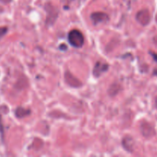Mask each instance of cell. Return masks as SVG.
Masks as SVG:
<instances>
[{"label":"cell","mask_w":157,"mask_h":157,"mask_svg":"<svg viewBox=\"0 0 157 157\" xmlns=\"http://www.w3.org/2000/svg\"><path fill=\"white\" fill-rule=\"evenodd\" d=\"M140 130L142 134L147 138L152 137V136H154L155 133H156L153 126L147 122L142 123L140 126Z\"/></svg>","instance_id":"5"},{"label":"cell","mask_w":157,"mask_h":157,"mask_svg":"<svg viewBox=\"0 0 157 157\" xmlns=\"http://www.w3.org/2000/svg\"><path fill=\"white\" fill-rule=\"evenodd\" d=\"M2 1L5 2H10L11 0H2Z\"/></svg>","instance_id":"13"},{"label":"cell","mask_w":157,"mask_h":157,"mask_svg":"<svg viewBox=\"0 0 157 157\" xmlns=\"http://www.w3.org/2000/svg\"><path fill=\"white\" fill-rule=\"evenodd\" d=\"M121 86L117 83H113L108 88V94L110 97H114L121 91Z\"/></svg>","instance_id":"9"},{"label":"cell","mask_w":157,"mask_h":157,"mask_svg":"<svg viewBox=\"0 0 157 157\" xmlns=\"http://www.w3.org/2000/svg\"><path fill=\"white\" fill-rule=\"evenodd\" d=\"M31 113V110L29 109L23 108V107H18L15 110V116L18 118H22L26 116H29Z\"/></svg>","instance_id":"10"},{"label":"cell","mask_w":157,"mask_h":157,"mask_svg":"<svg viewBox=\"0 0 157 157\" xmlns=\"http://www.w3.org/2000/svg\"><path fill=\"white\" fill-rule=\"evenodd\" d=\"M136 20L143 25H147L150 21V14L147 9H143L136 14Z\"/></svg>","instance_id":"4"},{"label":"cell","mask_w":157,"mask_h":157,"mask_svg":"<svg viewBox=\"0 0 157 157\" xmlns=\"http://www.w3.org/2000/svg\"><path fill=\"white\" fill-rule=\"evenodd\" d=\"M156 108H157V98H156Z\"/></svg>","instance_id":"14"},{"label":"cell","mask_w":157,"mask_h":157,"mask_svg":"<svg viewBox=\"0 0 157 157\" xmlns=\"http://www.w3.org/2000/svg\"><path fill=\"white\" fill-rule=\"evenodd\" d=\"M90 18L94 25L101 24V23H107L110 20L108 15L102 12H94L90 15Z\"/></svg>","instance_id":"2"},{"label":"cell","mask_w":157,"mask_h":157,"mask_svg":"<svg viewBox=\"0 0 157 157\" xmlns=\"http://www.w3.org/2000/svg\"><path fill=\"white\" fill-rule=\"evenodd\" d=\"M156 21H157V15H156Z\"/></svg>","instance_id":"15"},{"label":"cell","mask_w":157,"mask_h":157,"mask_svg":"<svg viewBox=\"0 0 157 157\" xmlns=\"http://www.w3.org/2000/svg\"><path fill=\"white\" fill-rule=\"evenodd\" d=\"M8 29L6 27H0V38H2L7 32Z\"/></svg>","instance_id":"11"},{"label":"cell","mask_w":157,"mask_h":157,"mask_svg":"<svg viewBox=\"0 0 157 157\" xmlns=\"http://www.w3.org/2000/svg\"><path fill=\"white\" fill-rule=\"evenodd\" d=\"M109 68V66L107 64H104V63L101 62V61H98L96 63L94 67L93 70V75L94 76L96 77V78H99L103 73L107 71Z\"/></svg>","instance_id":"6"},{"label":"cell","mask_w":157,"mask_h":157,"mask_svg":"<svg viewBox=\"0 0 157 157\" xmlns=\"http://www.w3.org/2000/svg\"><path fill=\"white\" fill-rule=\"evenodd\" d=\"M46 11L48 12L47 23L48 25H52L58 16V12L55 10V7L50 4L46 5Z\"/></svg>","instance_id":"7"},{"label":"cell","mask_w":157,"mask_h":157,"mask_svg":"<svg viewBox=\"0 0 157 157\" xmlns=\"http://www.w3.org/2000/svg\"><path fill=\"white\" fill-rule=\"evenodd\" d=\"M64 79L68 85L73 87H79L82 86V83L76 77L74 76L70 71H66L64 74Z\"/></svg>","instance_id":"3"},{"label":"cell","mask_w":157,"mask_h":157,"mask_svg":"<svg viewBox=\"0 0 157 157\" xmlns=\"http://www.w3.org/2000/svg\"><path fill=\"white\" fill-rule=\"evenodd\" d=\"M151 55H153V58H154L155 61H157V55H156V54H155V53H151Z\"/></svg>","instance_id":"12"},{"label":"cell","mask_w":157,"mask_h":157,"mask_svg":"<svg viewBox=\"0 0 157 157\" xmlns=\"http://www.w3.org/2000/svg\"><path fill=\"white\" fill-rule=\"evenodd\" d=\"M68 41L73 47L81 48L84 43L83 34L77 29H73L68 34Z\"/></svg>","instance_id":"1"},{"label":"cell","mask_w":157,"mask_h":157,"mask_svg":"<svg viewBox=\"0 0 157 157\" xmlns=\"http://www.w3.org/2000/svg\"><path fill=\"white\" fill-rule=\"evenodd\" d=\"M123 146L124 149L128 152H133V140L130 136H127L123 140Z\"/></svg>","instance_id":"8"}]
</instances>
